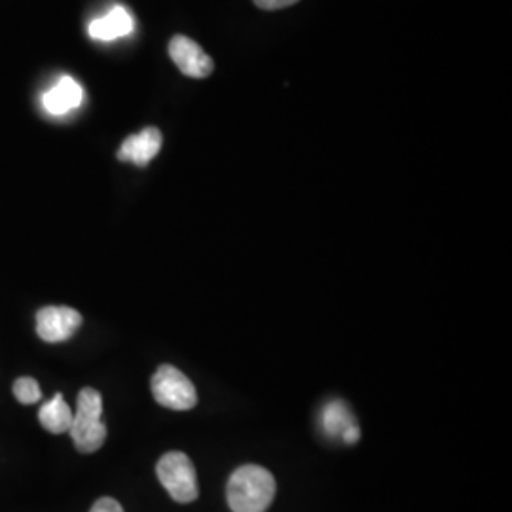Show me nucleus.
<instances>
[{
    "label": "nucleus",
    "instance_id": "9d476101",
    "mask_svg": "<svg viewBox=\"0 0 512 512\" xmlns=\"http://www.w3.org/2000/svg\"><path fill=\"white\" fill-rule=\"evenodd\" d=\"M38 420L48 433H54V435L69 433L73 423V410L69 404L65 403L63 395L57 393L52 401L42 404L38 412Z\"/></svg>",
    "mask_w": 512,
    "mask_h": 512
},
{
    "label": "nucleus",
    "instance_id": "f257e3e1",
    "mask_svg": "<svg viewBox=\"0 0 512 512\" xmlns=\"http://www.w3.org/2000/svg\"><path fill=\"white\" fill-rule=\"evenodd\" d=\"M232 512H266L275 497V478L258 465H243L236 469L226 488Z\"/></svg>",
    "mask_w": 512,
    "mask_h": 512
},
{
    "label": "nucleus",
    "instance_id": "20e7f679",
    "mask_svg": "<svg viewBox=\"0 0 512 512\" xmlns=\"http://www.w3.org/2000/svg\"><path fill=\"white\" fill-rule=\"evenodd\" d=\"M156 403L171 410H190L198 403L194 384L175 366L164 365L156 370L150 382Z\"/></svg>",
    "mask_w": 512,
    "mask_h": 512
},
{
    "label": "nucleus",
    "instance_id": "0eeeda50",
    "mask_svg": "<svg viewBox=\"0 0 512 512\" xmlns=\"http://www.w3.org/2000/svg\"><path fill=\"white\" fill-rule=\"evenodd\" d=\"M162 143H164V137L160 129L145 128L122 143V147L118 150V160L145 167L158 156Z\"/></svg>",
    "mask_w": 512,
    "mask_h": 512
},
{
    "label": "nucleus",
    "instance_id": "423d86ee",
    "mask_svg": "<svg viewBox=\"0 0 512 512\" xmlns=\"http://www.w3.org/2000/svg\"><path fill=\"white\" fill-rule=\"evenodd\" d=\"M169 55L179 71L188 78H207L215 69L213 59L203 52L202 46L183 35L169 40Z\"/></svg>",
    "mask_w": 512,
    "mask_h": 512
},
{
    "label": "nucleus",
    "instance_id": "f03ea898",
    "mask_svg": "<svg viewBox=\"0 0 512 512\" xmlns=\"http://www.w3.org/2000/svg\"><path fill=\"white\" fill-rule=\"evenodd\" d=\"M101 416H103L101 393L93 387H84L78 395L76 412H73V423L69 429L78 452L93 454L105 444L107 425L103 423Z\"/></svg>",
    "mask_w": 512,
    "mask_h": 512
},
{
    "label": "nucleus",
    "instance_id": "39448f33",
    "mask_svg": "<svg viewBox=\"0 0 512 512\" xmlns=\"http://www.w3.org/2000/svg\"><path fill=\"white\" fill-rule=\"evenodd\" d=\"M82 325V315L69 306H46L37 313V334L48 344H59Z\"/></svg>",
    "mask_w": 512,
    "mask_h": 512
},
{
    "label": "nucleus",
    "instance_id": "f8f14e48",
    "mask_svg": "<svg viewBox=\"0 0 512 512\" xmlns=\"http://www.w3.org/2000/svg\"><path fill=\"white\" fill-rule=\"evenodd\" d=\"M12 391H14V397L21 404H35L42 399V391H40V385H38L37 380L27 378V376L25 378H18L14 382Z\"/></svg>",
    "mask_w": 512,
    "mask_h": 512
},
{
    "label": "nucleus",
    "instance_id": "ddd939ff",
    "mask_svg": "<svg viewBox=\"0 0 512 512\" xmlns=\"http://www.w3.org/2000/svg\"><path fill=\"white\" fill-rule=\"evenodd\" d=\"M256 6L260 10H266V12H274V10H283V8H289L300 0H253Z\"/></svg>",
    "mask_w": 512,
    "mask_h": 512
},
{
    "label": "nucleus",
    "instance_id": "6e6552de",
    "mask_svg": "<svg viewBox=\"0 0 512 512\" xmlns=\"http://www.w3.org/2000/svg\"><path fill=\"white\" fill-rule=\"evenodd\" d=\"M80 103H82V88L71 76H63L61 80H57L54 88L44 93L42 97L44 109L52 116H63L76 109Z\"/></svg>",
    "mask_w": 512,
    "mask_h": 512
},
{
    "label": "nucleus",
    "instance_id": "9b49d317",
    "mask_svg": "<svg viewBox=\"0 0 512 512\" xmlns=\"http://www.w3.org/2000/svg\"><path fill=\"white\" fill-rule=\"evenodd\" d=\"M353 427H357V423L346 404L334 401L323 410V429L329 437H344V433Z\"/></svg>",
    "mask_w": 512,
    "mask_h": 512
},
{
    "label": "nucleus",
    "instance_id": "4468645a",
    "mask_svg": "<svg viewBox=\"0 0 512 512\" xmlns=\"http://www.w3.org/2000/svg\"><path fill=\"white\" fill-rule=\"evenodd\" d=\"M90 512H124V509H122V505L116 499L101 497V499L95 501V505H93Z\"/></svg>",
    "mask_w": 512,
    "mask_h": 512
},
{
    "label": "nucleus",
    "instance_id": "1a4fd4ad",
    "mask_svg": "<svg viewBox=\"0 0 512 512\" xmlns=\"http://www.w3.org/2000/svg\"><path fill=\"white\" fill-rule=\"evenodd\" d=\"M90 37L99 42H110L116 38L128 37L133 31V18L122 6L112 8L103 18L93 19L90 23Z\"/></svg>",
    "mask_w": 512,
    "mask_h": 512
},
{
    "label": "nucleus",
    "instance_id": "7ed1b4c3",
    "mask_svg": "<svg viewBox=\"0 0 512 512\" xmlns=\"http://www.w3.org/2000/svg\"><path fill=\"white\" fill-rule=\"evenodd\" d=\"M156 475L162 486L177 503H192L198 499V476L194 463L183 452H169L156 465Z\"/></svg>",
    "mask_w": 512,
    "mask_h": 512
}]
</instances>
